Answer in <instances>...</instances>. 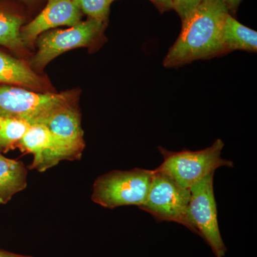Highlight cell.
I'll list each match as a JSON object with an SVG mask.
<instances>
[{"instance_id": "obj_1", "label": "cell", "mask_w": 257, "mask_h": 257, "mask_svg": "<svg viewBox=\"0 0 257 257\" xmlns=\"http://www.w3.org/2000/svg\"><path fill=\"white\" fill-rule=\"evenodd\" d=\"M229 12L221 0H202L188 20L182 23V31L166 55L164 66L179 67L225 53L221 30Z\"/></svg>"}, {"instance_id": "obj_2", "label": "cell", "mask_w": 257, "mask_h": 257, "mask_svg": "<svg viewBox=\"0 0 257 257\" xmlns=\"http://www.w3.org/2000/svg\"><path fill=\"white\" fill-rule=\"evenodd\" d=\"M224 147L222 140L218 139L211 147L199 151L170 152L159 147L164 160L155 171L168 176L184 188L190 189L207 175L215 172L216 169L233 167L231 161L221 158Z\"/></svg>"}, {"instance_id": "obj_3", "label": "cell", "mask_w": 257, "mask_h": 257, "mask_svg": "<svg viewBox=\"0 0 257 257\" xmlns=\"http://www.w3.org/2000/svg\"><path fill=\"white\" fill-rule=\"evenodd\" d=\"M153 175V170L138 168L108 172L94 182L92 201L108 209L141 207L146 202Z\"/></svg>"}, {"instance_id": "obj_4", "label": "cell", "mask_w": 257, "mask_h": 257, "mask_svg": "<svg viewBox=\"0 0 257 257\" xmlns=\"http://www.w3.org/2000/svg\"><path fill=\"white\" fill-rule=\"evenodd\" d=\"M150 192L140 209L150 213L158 221H174L199 235L189 212L190 190L168 176L153 170Z\"/></svg>"}, {"instance_id": "obj_5", "label": "cell", "mask_w": 257, "mask_h": 257, "mask_svg": "<svg viewBox=\"0 0 257 257\" xmlns=\"http://www.w3.org/2000/svg\"><path fill=\"white\" fill-rule=\"evenodd\" d=\"M73 93H35L21 88L0 87V116L25 120L32 124L51 111L72 104Z\"/></svg>"}, {"instance_id": "obj_6", "label": "cell", "mask_w": 257, "mask_h": 257, "mask_svg": "<svg viewBox=\"0 0 257 257\" xmlns=\"http://www.w3.org/2000/svg\"><path fill=\"white\" fill-rule=\"evenodd\" d=\"M214 175L212 172L189 189V212L199 236L210 246L216 257H224L227 248L218 224Z\"/></svg>"}, {"instance_id": "obj_7", "label": "cell", "mask_w": 257, "mask_h": 257, "mask_svg": "<svg viewBox=\"0 0 257 257\" xmlns=\"http://www.w3.org/2000/svg\"><path fill=\"white\" fill-rule=\"evenodd\" d=\"M104 22L89 18L64 30H55L40 37L38 52L33 60L37 69H43L50 61L67 51L87 46L99 36Z\"/></svg>"}, {"instance_id": "obj_8", "label": "cell", "mask_w": 257, "mask_h": 257, "mask_svg": "<svg viewBox=\"0 0 257 257\" xmlns=\"http://www.w3.org/2000/svg\"><path fill=\"white\" fill-rule=\"evenodd\" d=\"M49 130L64 160L79 158L84 148L80 116L72 104L60 106L42 116L34 124Z\"/></svg>"}, {"instance_id": "obj_9", "label": "cell", "mask_w": 257, "mask_h": 257, "mask_svg": "<svg viewBox=\"0 0 257 257\" xmlns=\"http://www.w3.org/2000/svg\"><path fill=\"white\" fill-rule=\"evenodd\" d=\"M81 22V11L72 0H48L45 9L21 30L25 45H30L39 35L59 26L73 27Z\"/></svg>"}, {"instance_id": "obj_10", "label": "cell", "mask_w": 257, "mask_h": 257, "mask_svg": "<svg viewBox=\"0 0 257 257\" xmlns=\"http://www.w3.org/2000/svg\"><path fill=\"white\" fill-rule=\"evenodd\" d=\"M18 145L23 151L33 155L31 167L40 172H45L64 160L53 137L43 125L32 124Z\"/></svg>"}, {"instance_id": "obj_11", "label": "cell", "mask_w": 257, "mask_h": 257, "mask_svg": "<svg viewBox=\"0 0 257 257\" xmlns=\"http://www.w3.org/2000/svg\"><path fill=\"white\" fill-rule=\"evenodd\" d=\"M28 171L22 162L0 153V204H7L17 193L27 187Z\"/></svg>"}, {"instance_id": "obj_12", "label": "cell", "mask_w": 257, "mask_h": 257, "mask_svg": "<svg viewBox=\"0 0 257 257\" xmlns=\"http://www.w3.org/2000/svg\"><path fill=\"white\" fill-rule=\"evenodd\" d=\"M221 42L224 52L243 50L256 52L257 32L228 14L223 23Z\"/></svg>"}, {"instance_id": "obj_13", "label": "cell", "mask_w": 257, "mask_h": 257, "mask_svg": "<svg viewBox=\"0 0 257 257\" xmlns=\"http://www.w3.org/2000/svg\"><path fill=\"white\" fill-rule=\"evenodd\" d=\"M0 83L42 88L43 81L22 61L0 52Z\"/></svg>"}, {"instance_id": "obj_14", "label": "cell", "mask_w": 257, "mask_h": 257, "mask_svg": "<svg viewBox=\"0 0 257 257\" xmlns=\"http://www.w3.org/2000/svg\"><path fill=\"white\" fill-rule=\"evenodd\" d=\"M23 19L10 10L0 8V45L14 51L25 46L21 36Z\"/></svg>"}, {"instance_id": "obj_15", "label": "cell", "mask_w": 257, "mask_h": 257, "mask_svg": "<svg viewBox=\"0 0 257 257\" xmlns=\"http://www.w3.org/2000/svg\"><path fill=\"white\" fill-rule=\"evenodd\" d=\"M31 126L25 120L0 116V151H7L18 145Z\"/></svg>"}, {"instance_id": "obj_16", "label": "cell", "mask_w": 257, "mask_h": 257, "mask_svg": "<svg viewBox=\"0 0 257 257\" xmlns=\"http://www.w3.org/2000/svg\"><path fill=\"white\" fill-rule=\"evenodd\" d=\"M74 4L89 18L104 22L114 0H72Z\"/></svg>"}, {"instance_id": "obj_17", "label": "cell", "mask_w": 257, "mask_h": 257, "mask_svg": "<svg viewBox=\"0 0 257 257\" xmlns=\"http://www.w3.org/2000/svg\"><path fill=\"white\" fill-rule=\"evenodd\" d=\"M201 2L202 0H172V9L177 12L184 23L195 11Z\"/></svg>"}, {"instance_id": "obj_18", "label": "cell", "mask_w": 257, "mask_h": 257, "mask_svg": "<svg viewBox=\"0 0 257 257\" xmlns=\"http://www.w3.org/2000/svg\"><path fill=\"white\" fill-rule=\"evenodd\" d=\"M160 9L168 10L172 9V0H150Z\"/></svg>"}, {"instance_id": "obj_19", "label": "cell", "mask_w": 257, "mask_h": 257, "mask_svg": "<svg viewBox=\"0 0 257 257\" xmlns=\"http://www.w3.org/2000/svg\"><path fill=\"white\" fill-rule=\"evenodd\" d=\"M221 1L224 3L229 11L230 10L235 11V10L237 9L238 7H239L240 3H241L242 0H221Z\"/></svg>"}, {"instance_id": "obj_20", "label": "cell", "mask_w": 257, "mask_h": 257, "mask_svg": "<svg viewBox=\"0 0 257 257\" xmlns=\"http://www.w3.org/2000/svg\"><path fill=\"white\" fill-rule=\"evenodd\" d=\"M0 257H33L31 256H27V255L18 254L10 251H5V250L0 249Z\"/></svg>"}]
</instances>
